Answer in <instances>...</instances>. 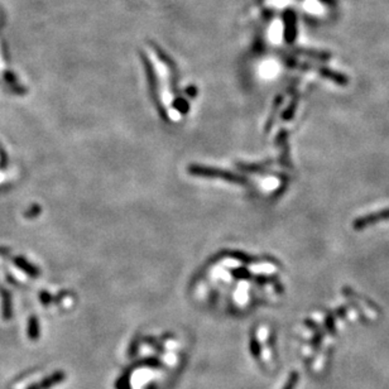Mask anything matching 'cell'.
I'll return each instance as SVG.
<instances>
[{
	"instance_id": "6",
	"label": "cell",
	"mask_w": 389,
	"mask_h": 389,
	"mask_svg": "<svg viewBox=\"0 0 389 389\" xmlns=\"http://www.w3.org/2000/svg\"><path fill=\"white\" fill-rule=\"evenodd\" d=\"M1 298H3V308H1V312H3V319L5 321L10 320L13 317V303H12V296L8 291L5 289H1Z\"/></svg>"
},
{
	"instance_id": "11",
	"label": "cell",
	"mask_w": 389,
	"mask_h": 389,
	"mask_svg": "<svg viewBox=\"0 0 389 389\" xmlns=\"http://www.w3.org/2000/svg\"><path fill=\"white\" fill-rule=\"evenodd\" d=\"M250 351H252L254 358H258L259 354H260V346H259L258 341L256 339H252V341H250Z\"/></svg>"
},
{
	"instance_id": "2",
	"label": "cell",
	"mask_w": 389,
	"mask_h": 389,
	"mask_svg": "<svg viewBox=\"0 0 389 389\" xmlns=\"http://www.w3.org/2000/svg\"><path fill=\"white\" fill-rule=\"evenodd\" d=\"M65 379H66V373L58 370L55 371V373H52L51 375H48V377L42 379L38 383L31 384L27 389H51L57 386V384L62 383Z\"/></svg>"
},
{
	"instance_id": "9",
	"label": "cell",
	"mask_w": 389,
	"mask_h": 389,
	"mask_svg": "<svg viewBox=\"0 0 389 389\" xmlns=\"http://www.w3.org/2000/svg\"><path fill=\"white\" fill-rule=\"evenodd\" d=\"M4 80H5V82L8 85L12 86L13 90H16V91L18 92H25V88L19 86L16 75L13 72H10V71H5V72H4Z\"/></svg>"
},
{
	"instance_id": "4",
	"label": "cell",
	"mask_w": 389,
	"mask_h": 389,
	"mask_svg": "<svg viewBox=\"0 0 389 389\" xmlns=\"http://www.w3.org/2000/svg\"><path fill=\"white\" fill-rule=\"evenodd\" d=\"M295 53L301 56H306V57L316 58V60H321V61H327L331 58V55L328 52L325 51H317V49H311V48H296Z\"/></svg>"
},
{
	"instance_id": "5",
	"label": "cell",
	"mask_w": 389,
	"mask_h": 389,
	"mask_svg": "<svg viewBox=\"0 0 389 389\" xmlns=\"http://www.w3.org/2000/svg\"><path fill=\"white\" fill-rule=\"evenodd\" d=\"M319 72L321 76L326 77V79L328 80H332V81L339 84V85H346L347 81H349V79H347L345 75H343V73L340 72H336V71L330 70V68H326V67H321L319 70Z\"/></svg>"
},
{
	"instance_id": "3",
	"label": "cell",
	"mask_w": 389,
	"mask_h": 389,
	"mask_svg": "<svg viewBox=\"0 0 389 389\" xmlns=\"http://www.w3.org/2000/svg\"><path fill=\"white\" fill-rule=\"evenodd\" d=\"M388 219H389V209H387V210L378 211V213L370 214V215L364 216V217H360V219L355 220V221H354V228L360 230V229L370 225L373 222L380 221V220H388Z\"/></svg>"
},
{
	"instance_id": "7",
	"label": "cell",
	"mask_w": 389,
	"mask_h": 389,
	"mask_svg": "<svg viewBox=\"0 0 389 389\" xmlns=\"http://www.w3.org/2000/svg\"><path fill=\"white\" fill-rule=\"evenodd\" d=\"M27 332H28V338H29V340L37 341L38 339H40V323H38L37 317L33 316V315L29 317V321H28Z\"/></svg>"
},
{
	"instance_id": "10",
	"label": "cell",
	"mask_w": 389,
	"mask_h": 389,
	"mask_svg": "<svg viewBox=\"0 0 389 389\" xmlns=\"http://www.w3.org/2000/svg\"><path fill=\"white\" fill-rule=\"evenodd\" d=\"M298 379H300V375H298L297 371H292V373L289 374L288 380H287V383L284 384L283 389H295L298 383Z\"/></svg>"
},
{
	"instance_id": "1",
	"label": "cell",
	"mask_w": 389,
	"mask_h": 389,
	"mask_svg": "<svg viewBox=\"0 0 389 389\" xmlns=\"http://www.w3.org/2000/svg\"><path fill=\"white\" fill-rule=\"evenodd\" d=\"M283 40L287 44H293L298 37L297 13L288 8L283 12Z\"/></svg>"
},
{
	"instance_id": "8",
	"label": "cell",
	"mask_w": 389,
	"mask_h": 389,
	"mask_svg": "<svg viewBox=\"0 0 389 389\" xmlns=\"http://www.w3.org/2000/svg\"><path fill=\"white\" fill-rule=\"evenodd\" d=\"M16 263L17 265H18L21 269H23V271L25 272L27 274H29L31 277H38V274H40V271L37 269V268H34L33 265L29 264L25 259L23 258H17L16 259Z\"/></svg>"
}]
</instances>
